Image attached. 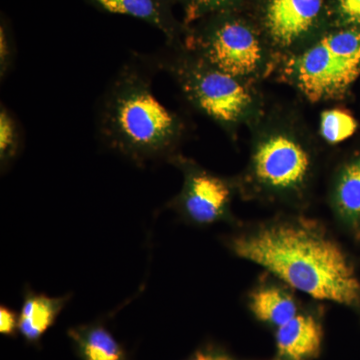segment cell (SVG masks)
Wrapping results in <instances>:
<instances>
[{"label": "cell", "mask_w": 360, "mask_h": 360, "mask_svg": "<svg viewBox=\"0 0 360 360\" xmlns=\"http://www.w3.org/2000/svg\"><path fill=\"white\" fill-rule=\"evenodd\" d=\"M335 11L341 22L360 25V0H335Z\"/></svg>", "instance_id": "cell-19"}, {"label": "cell", "mask_w": 360, "mask_h": 360, "mask_svg": "<svg viewBox=\"0 0 360 360\" xmlns=\"http://www.w3.org/2000/svg\"><path fill=\"white\" fill-rule=\"evenodd\" d=\"M20 319L16 316L15 312L1 305L0 307V333L2 335H11L18 328Z\"/></svg>", "instance_id": "cell-20"}, {"label": "cell", "mask_w": 360, "mask_h": 360, "mask_svg": "<svg viewBox=\"0 0 360 360\" xmlns=\"http://www.w3.org/2000/svg\"><path fill=\"white\" fill-rule=\"evenodd\" d=\"M70 298V295L51 297L26 291L18 317V329L23 338L28 341L39 340L53 326Z\"/></svg>", "instance_id": "cell-10"}, {"label": "cell", "mask_w": 360, "mask_h": 360, "mask_svg": "<svg viewBox=\"0 0 360 360\" xmlns=\"http://www.w3.org/2000/svg\"><path fill=\"white\" fill-rule=\"evenodd\" d=\"M169 161L184 170V188L174 201L180 212L198 224H210L222 219L231 198L229 182L179 155Z\"/></svg>", "instance_id": "cell-8"}, {"label": "cell", "mask_w": 360, "mask_h": 360, "mask_svg": "<svg viewBox=\"0 0 360 360\" xmlns=\"http://www.w3.org/2000/svg\"><path fill=\"white\" fill-rule=\"evenodd\" d=\"M22 134L18 118L13 111L1 103L0 105V167L6 169L20 155Z\"/></svg>", "instance_id": "cell-15"}, {"label": "cell", "mask_w": 360, "mask_h": 360, "mask_svg": "<svg viewBox=\"0 0 360 360\" xmlns=\"http://www.w3.org/2000/svg\"><path fill=\"white\" fill-rule=\"evenodd\" d=\"M356 129V120L347 110L331 108L321 113L319 130L322 139L328 143L338 144L347 141Z\"/></svg>", "instance_id": "cell-16"}, {"label": "cell", "mask_w": 360, "mask_h": 360, "mask_svg": "<svg viewBox=\"0 0 360 360\" xmlns=\"http://www.w3.org/2000/svg\"><path fill=\"white\" fill-rule=\"evenodd\" d=\"M322 333L319 322L310 315L296 314L277 328L276 347L288 360H309L319 354Z\"/></svg>", "instance_id": "cell-9"}, {"label": "cell", "mask_w": 360, "mask_h": 360, "mask_svg": "<svg viewBox=\"0 0 360 360\" xmlns=\"http://www.w3.org/2000/svg\"><path fill=\"white\" fill-rule=\"evenodd\" d=\"M335 200L338 212L349 221H360V158L348 163L336 182Z\"/></svg>", "instance_id": "cell-14"}, {"label": "cell", "mask_w": 360, "mask_h": 360, "mask_svg": "<svg viewBox=\"0 0 360 360\" xmlns=\"http://www.w3.org/2000/svg\"><path fill=\"white\" fill-rule=\"evenodd\" d=\"M186 47L214 68L250 82L264 77L274 56L266 40L252 26L234 18L210 25Z\"/></svg>", "instance_id": "cell-5"}, {"label": "cell", "mask_w": 360, "mask_h": 360, "mask_svg": "<svg viewBox=\"0 0 360 360\" xmlns=\"http://www.w3.org/2000/svg\"><path fill=\"white\" fill-rule=\"evenodd\" d=\"M251 310L259 321L279 328L297 314L295 300L278 288H266L251 296Z\"/></svg>", "instance_id": "cell-13"}, {"label": "cell", "mask_w": 360, "mask_h": 360, "mask_svg": "<svg viewBox=\"0 0 360 360\" xmlns=\"http://www.w3.org/2000/svg\"><path fill=\"white\" fill-rule=\"evenodd\" d=\"M68 333L82 360H125L120 343L101 324L78 326Z\"/></svg>", "instance_id": "cell-12"}, {"label": "cell", "mask_w": 360, "mask_h": 360, "mask_svg": "<svg viewBox=\"0 0 360 360\" xmlns=\"http://www.w3.org/2000/svg\"><path fill=\"white\" fill-rule=\"evenodd\" d=\"M158 71L150 54H132L97 106L96 132L101 143L139 167L172 160L187 131L184 118L153 94Z\"/></svg>", "instance_id": "cell-1"}, {"label": "cell", "mask_w": 360, "mask_h": 360, "mask_svg": "<svg viewBox=\"0 0 360 360\" xmlns=\"http://www.w3.org/2000/svg\"><path fill=\"white\" fill-rule=\"evenodd\" d=\"M186 4V20L193 21L201 16L224 11L233 4L234 0H184Z\"/></svg>", "instance_id": "cell-17"}, {"label": "cell", "mask_w": 360, "mask_h": 360, "mask_svg": "<svg viewBox=\"0 0 360 360\" xmlns=\"http://www.w3.org/2000/svg\"><path fill=\"white\" fill-rule=\"evenodd\" d=\"M193 360H232L224 354H213V352H200L195 354Z\"/></svg>", "instance_id": "cell-21"}, {"label": "cell", "mask_w": 360, "mask_h": 360, "mask_svg": "<svg viewBox=\"0 0 360 360\" xmlns=\"http://www.w3.org/2000/svg\"><path fill=\"white\" fill-rule=\"evenodd\" d=\"M15 56L13 41L9 39L6 28L2 25L0 28V77L1 80L6 78L9 72L13 70Z\"/></svg>", "instance_id": "cell-18"}, {"label": "cell", "mask_w": 360, "mask_h": 360, "mask_svg": "<svg viewBox=\"0 0 360 360\" xmlns=\"http://www.w3.org/2000/svg\"><path fill=\"white\" fill-rule=\"evenodd\" d=\"M324 0H265L262 25L270 49L290 56L317 37Z\"/></svg>", "instance_id": "cell-7"}, {"label": "cell", "mask_w": 360, "mask_h": 360, "mask_svg": "<svg viewBox=\"0 0 360 360\" xmlns=\"http://www.w3.org/2000/svg\"><path fill=\"white\" fill-rule=\"evenodd\" d=\"M150 56L158 71L174 78L189 104L227 134L257 117L259 97L248 80L214 68L179 44Z\"/></svg>", "instance_id": "cell-3"}, {"label": "cell", "mask_w": 360, "mask_h": 360, "mask_svg": "<svg viewBox=\"0 0 360 360\" xmlns=\"http://www.w3.org/2000/svg\"><path fill=\"white\" fill-rule=\"evenodd\" d=\"M284 77L307 101L342 96L360 75V30H335L288 56Z\"/></svg>", "instance_id": "cell-4"}, {"label": "cell", "mask_w": 360, "mask_h": 360, "mask_svg": "<svg viewBox=\"0 0 360 360\" xmlns=\"http://www.w3.org/2000/svg\"><path fill=\"white\" fill-rule=\"evenodd\" d=\"M251 169L260 186L288 193L300 188L311 172V153L302 135L285 125L267 127L257 135Z\"/></svg>", "instance_id": "cell-6"}, {"label": "cell", "mask_w": 360, "mask_h": 360, "mask_svg": "<svg viewBox=\"0 0 360 360\" xmlns=\"http://www.w3.org/2000/svg\"><path fill=\"white\" fill-rule=\"evenodd\" d=\"M239 257L259 265L315 300L354 305L360 281L340 246L302 224L272 225L236 239Z\"/></svg>", "instance_id": "cell-2"}, {"label": "cell", "mask_w": 360, "mask_h": 360, "mask_svg": "<svg viewBox=\"0 0 360 360\" xmlns=\"http://www.w3.org/2000/svg\"><path fill=\"white\" fill-rule=\"evenodd\" d=\"M108 13L123 14L146 21L167 34L169 44H179L176 30L162 0H90Z\"/></svg>", "instance_id": "cell-11"}]
</instances>
